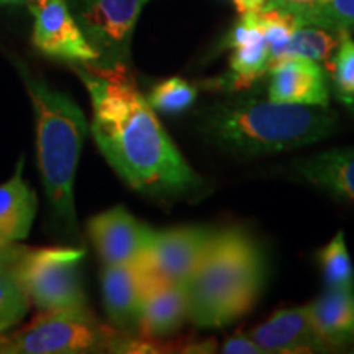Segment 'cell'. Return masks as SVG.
<instances>
[{
  "label": "cell",
  "mask_w": 354,
  "mask_h": 354,
  "mask_svg": "<svg viewBox=\"0 0 354 354\" xmlns=\"http://www.w3.org/2000/svg\"><path fill=\"white\" fill-rule=\"evenodd\" d=\"M336 117L328 107L234 97L203 112L201 130L225 151L261 156L302 148L330 136Z\"/></svg>",
  "instance_id": "2"
},
{
  "label": "cell",
  "mask_w": 354,
  "mask_h": 354,
  "mask_svg": "<svg viewBox=\"0 0 354 354\" xmlns=\"http://www.w3.org/2000/svg\"><path fill=\"white\" fill-rule=\"evenodd\" d=\"M196 99L197 87L180 77H171L156 84L146 97L153 110H158V112L166 115L185 112V110L192 107Z\"/></svg>",
  "instance_id": "23"
},
{
  "label": "cell",
  "mask_w": 354,
  "mask_h": 354,
  "mask_svg": "<svg viewBox=\"0 0 354 354\" xmlns=\"http://www.w3.org/2000/svg\"><path fill=\"white\" fill-rule=\"evenodd\" d=\"M221 353L227 354H264L253 338H246V336H233L225 342L221 346Z\"/></svg>",
  "instance_id": "26"
},
{
  "label": "cell",
  "mask_w": 354,
  "mask_h": 354,
  "mask_svg": "<svg viewBox=\"0 0 354 354\" xmlns=\"http://www.w3.org/2000/svg\"><path fill=\"white\" fill-rule=\"evenodd\" d=\"M143 294L145 276L135 263L104 266L102 297L115 328L127 335L138 331Z\"/></svg>",
  "instance_id": "15"
},
{
  "label": "cell",
  "mask_w": 354,
  "mask_h": 354,
  "mask_svg": "<svg viewBox=\"0 0 354 354\" xmlns=\"http://www.w3.org/2000/svg\"><path fill=\"white\" fill-rule=\"evenodd\" d=\"M328 71L336 99L354 112V39L351 33L339 32V44L331 57Z\"/></svg>",
  "instance_id": "22"
},
{
  "label": "cell",
  "mask_w": 354,
  "mask_h": 354,
  "mask_svg": "<svg viewBox=\"0 0 354 354\" xmlns=\"http://www.w3.org/2000/svg\"><path fill=\"white\" fill-rule=\"evenodd\" d=\"M12 266L0 264V333L19 325L32 305Z\"/></svg>",
  "instance_id": "21"
},
{
  "label": "cell",
  "mask_w": 354,
  "mask_h": 354,
  "mask_svg": "<svg viewBox=\"0 0 354 354\" xmlns=\"http://www.w3.org/2000/svg\"><path fill=\"white\" fill-rule=\"evenodd\" d=\"M28 0H0V6H20V3H26Z\"/></svg>",
  "instance_id": "29"
},
{
  "label": "cell",
  "mask_w": 354,
  "mask_h": 354,
  "mask_svg": "<svg viewBox=\"0 0 354 354\" xmlns=\"http://www.w3.org/2000/svg\"><path fill=\"white\" fill-rule=\"evenodd\" d=\"M26 250L25 246L19 243L8 240V238L0 234V264H13L20 258L21 253Z\"/></svg>",
  "instance_id": "27"
},
{
  "label": "cell",
  "mask_w": 354,
  "mask_h": 354,
  "mask_svg": "<svg viewBox=\"0 0 354 354\" xmlns=\"http://www.w3.org/2000/svg\"><path fill=\"white\" fill-rule=\"evenodd\" d=\"M37 209V194L24 179V159L20 158L15 174L0 185V234L12 241L25 240Z\"/></svg>",
  "instance_id": "18"
},
{
  "label": "cell",
  "mask_w": 354,
  "mask_h": 354,
  "mask_svg": "<svg viewBox=\"0 0 354 354\" xmlns=\"http://www.w3.org/2000/svg\"><path fill=\"white\" fill-rule=\"evenodd\" d=\"M266 282V256L253 234L216 230L185 284L187 320L197 328L232 325L258 302Z\"/></svg>",
  "instance_id": "3"
},
{
  "label": "cell",
  "mask_w": 354,
  "mask_h": 354,
  "mask_svg": "<svg viewBox=\"0 0 354 354\" xmlns=\"http://www.w3.org/2000/svg\"><path fill=\"white\" fill-rule=\"evenodd\" d=\"M149 0H71L84 37L99 55V68H125L136 21Z\"/></svg>",
  "instance_id": "7"
},
{
  "label": "cell",
  "mask_w": 354,
  "mask_h": 354,
  "mask_svg": "<svg viewBox=\"0 0 354 354\" xmlns=\"http://www.w3.org/2000/svg\"><path fill=\"white\" fill-rule=\"evenodd\" d=\"M256 12L241 13L240 20L225 38L223 44L232 48L233 55L230 57V74L223 87L240 91L253 86L258 79L269 73L271 50L261 30Z\"/></svg>",
  "instance_id": "11"
},
{
  "label": "cell",
  "mask_w": 354,
  "mask_h": 354,
  "mask_svg": "<svg viewBox=\"0 0 354 354\" xmlns=\"http://www.w3.org/2000/svg\"><path fill=\"white\" fill-rule=\"evenodd\" d=\"M322 2L323 0H266L263 8H276V10L292 13L299 19L300 15L318 7Z\"/></svg>",
  "instance_id": "25"
},
{
  "label": "cell",
  "mask_w": 354,
  "mask_h": 354,
  "mask_svg": "<svg viewBox=\"0 0 354 354\" xmlns=\"http://www.w3.org/2000/svg\"><path fill=\"white\" fill-rule=\"evenodd\" d=\"M233 2H234V7H236V10L240 12L241 15V13L261 10L266 3V0H233Z\"/></svg>",
  "instance_id": "28"
},
{
  "label": "cell",
  "mask_w": 354,
  "mask_h": 354,
  "mask_svg": "<svg viewBox=\"0 0 354 354\" xmlns=\"http://www.w3.org/2000/svg\"><path fill=\"white\" fill-rule=\"evenodd\" d=\"M215 232L203 225L154 230L148 248L135 263L146 276L185 287Z\"/></svg>",
  "instance_id": "8"
},
{
  "label": "cell",
  "mask_w": 354,
  "mask_h": 354,
  "mask_svg": "<svg viewBox=\"0 0 354 354\" xmlns=\"http://www.w3.org/2000/svg\"><path fill=\"white\" fill-rule=\"evenodd\" d=\"M128 335L105 325L84 307L48 310L28 326L7 338L2 354H79L99 351H131Z\"/></svg>",
  "instance_id": "5"
},
{
  "label": "cell",
  "mask_w": 354,
  "mask_h": 354,
  "mask_svg": "<svg viewBox=\"0 0 354 354\" xmlns=\"http://www.w3.org/2000/svg\"><path fill=\"white\" fill-rule=\"evenodd\" d=\"M305 183L354 203V146L313 154L295 165Z\"/></svg>",
  "instance_id": "17"
},
{
  "label": "cell",
  "mask_w": 354,
  "mask_h": 354,
  "mask_svg": "<svg viewBox=\"0 0 354 354\" xmlns=\"http://www.w3.org/2000/svg\"><path fill=\"white\" fill-rule=\"evenodd\" d=\"M323 281L328 289H354V268L349 258L344 233L338 232L335 238L318 253Z\"/></svg>",
  "instance_id": "20"
},
{
  "label": "cell",
  "mask_w": 354,
  "mask_h": 354,
  "mask_svg": "<svg viewBox=\"0 0 354 354\" xmlns=\"http://www.w3.org/2000/svg\"><path fill=\"white\" fill-rule=\"evenodd\" d=\"M250 336L264 353H326L308 307L279 310Z\"/></svg>",
  "instance_id": "13"
},
{
  "label": "cell",
  "mask_w": 354,
  "mask_h": 354,
  "mask_svg": "<svg viewBox=\"0 0 354 354\" xmlns=\"http://www.w3.org/2000/svg\"><path fill=\"white\" fill-rule=\"evenodd\" d=\"M84 256L86 251L79 248H26L12 268L30 302L41 312L84 307Z\"/></svg>",
  "instance_id": "6"
},
{
  "label": "cell",
  "mask_w": 354,
  "mask_h": 354,
  "mask_svg": "<svg viewBox=\"0 0 354 354\" xmlns=\"http://www.w3.org/2000/svg\"><path fill=\"white\" fill-rule=\"evenodd\" d=\"M24 76L37 122V154L44 194L56 218L68 232H76L74 179L87 135L86 115L69 95Z\"/></svg>",
  "instance_id": "4"
},
{
  "label": "cell",
  "mask_w": 354,
  "mask_h": 354,
  "mask_svg": "<svg viewBox=\"0 0 354 354\" xmlns=\"http://www.w3.org/2000/svg\"><path fill=\"white\" fill-rule=\"evenodd\" d=\"M268 94L272 102L328 107V77L320 63L305 57H286L269 69Z\"/></svg>",
  "instance_id": "12"
},
{
  "label": "cell",
  "mask_w": 354,
  "mask_h": 354,
  "mask_svg": "<svg viewBox=\"0 0 354 354\" xmlns=\"http://www.w3.org/2000/svg\"><path fill=\"white\" fill-rule=\"evenodd\" d=\"M323 2H325V0H323ZM323 2H322V3H323Z\"/></svg>",
  "instance_id": "31"
},
{
  "label": "cell",
  "mask_w": 354,
  "mask_h": 354,
  "mask_svg": "<svg viewBox=\"0 0 354 354\" xmlns=\"http://www.w3.org/2000/svg\"><path fill=\"white\" fill-rule=\"evenodd\" d=\"M7 342V336H2V333H0V348H2V344Z\"/></svg>",
  "instance_id": "30"
},
{
  "label": "cell",
  "mask_w": 354,
  "mask_h": 354,
  "mask_svg": "<svg viewBox=\"0 0 354 354\" xmlns=\"http://www.w3.org/2000/svg\"><path fill=\"white\" fill-rule=\"evenodd\" d=\"M33 44L44 56L77 64H97L99 55L79 28L66 0H28Z\"/></svg>",
  "instance_id": "9"
},
{
  "label": "cell",
  "mask_w": 354,
  "mask_h": 354,
  "mask_svg": "<svg viewBox=\"0 0 354 354\" xmlns=\"http://www.w3.org/2000/svg\"><path fill=\"white\" fill-rule=\"evenodd\" d=\"M326 351L354 348V289H328L307 305Z\"/></svg>",
  "instance_id": "16"
},
{
  "label": "cell",
  "mask_w": 354,
  "mask_h": 354,
  "mask_svg": "<svg viewBox=\"0 0 354 354\" xmlns=\"http://www.w3.org/2000/svg\"><path fill=\"white\" fill-rule=\"evenodd\" d=\"M338 44L339 33L320 28V26H300L281 51L276 64L286 57H305V59L323 63L328 69Z\"/></svg>",
  "instance_id": "19"
},
{
  "label": "cell",
  "mask_w": 354,
  "mask_h": 354,
  "mask_svg": "<svg viewBox=\"0 0 354 354\" xmlns=\"http://www.w3.org/2000/svg\"><path fill=\"white\" fill-rule=\"evenodd\" d=\"M76 73L91 95L95 143L131 189L154 197L201 192V176L172 143L128 66L81 64Z\"/></svg>",
  "instance_id": "1"
},
{
  "label": "cell",
  "mask_w": 354,
  "mask_h": 354,
  "mask_svg": "<svg viewBox=\"0 0 354 354\" xmlns=\"http://www.w3.org/2000/svg\"><path fill=\"white\" fill-rule=\"evenodd\" d=\"M300 26H320L331 32H354V0H325L299 17Z\"/></svg>",
  "instance_id": "24"
},
{
  "label": "cell",
  "mask_w": 354,
  "mask_h": 354,
  "mask_svg": "<svg viewBox=\"0 0 354 354\" xmlns=\"http://www.w3.org/2000/svg\"><path fill=\"white\" fill-rule=\"evenodd\" d=\"M87 228L105 266L135 263L148 248L154 232L122 205L95 215Z\"/></svg>",
  "instance_id": "10"
},
{
  "label": "cell",
  "mask_w": 354,
  "mask_h": 354,
  "mask_svg": "<svg viewBox=\"0 0 354 354\" xmlns=\"http://www.w3.org/2000/svg\"><path fill=\"white\" fill-rule=\"evenodd\" d=\"M187 320L185 287L145 276L138 335L141 338L162 339L180 330Z\"/></svg>",
  "instance_id": "14"
}]
</instances>
